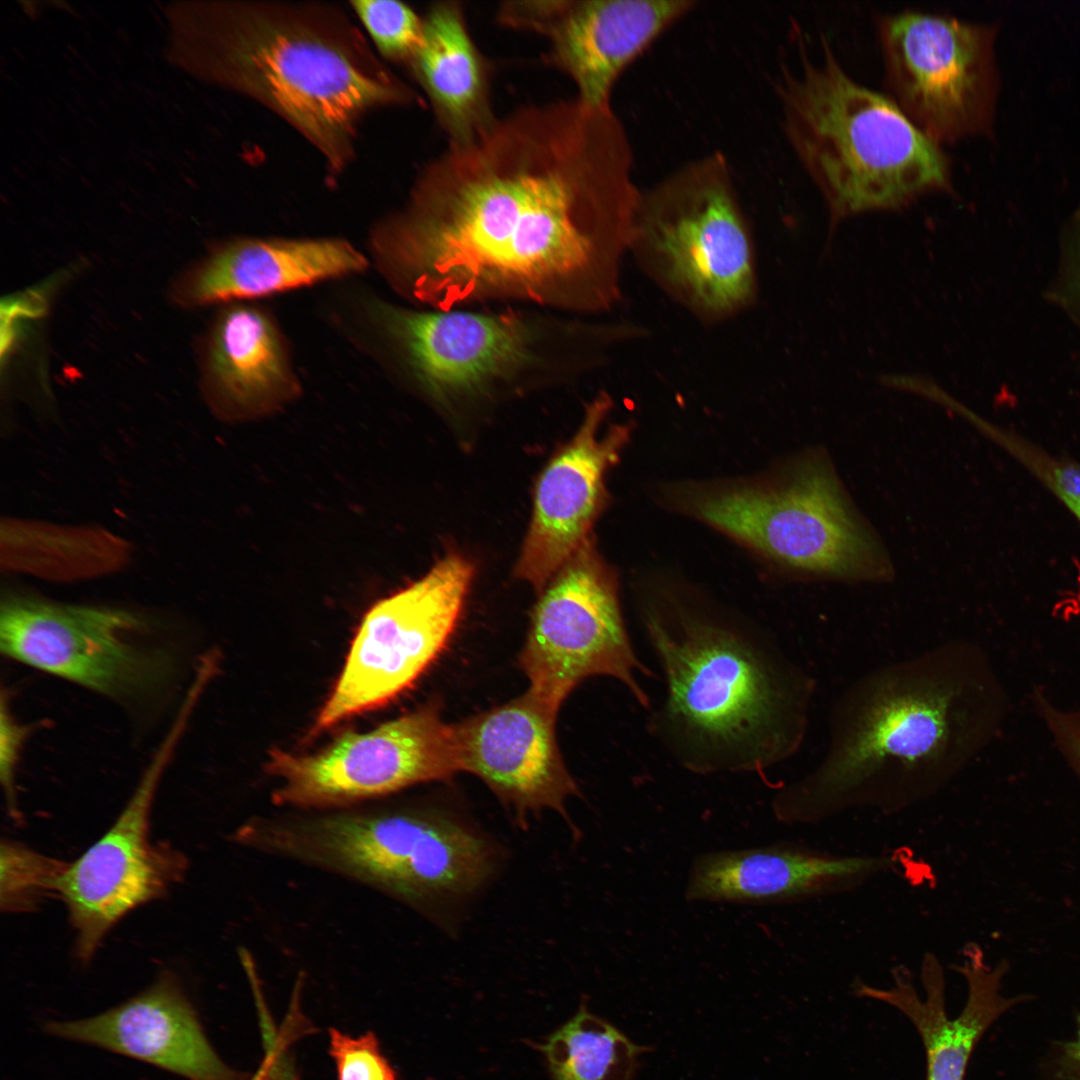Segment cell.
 Segmentation results:
<instances>
[{
  "mask_svg": "<svg viewBox=\"0 0 1080 1080\" xmlns=\"http://www.w3.org/2000/svg\"><path fill=\"white\" fill-rule=\"evenodd\" d=\"M634 163L612 107L521 104L424 164L373 232L377 265L419 308L608 312L641 192Z\"/></svg>",
  "mask_w": 1080,
  "mask_h": 1080,
  "instance_id": "1",
  "label": "cell"
},
{
  "mask_svg": "<svg viewBox=\"0 0 1080 1080\" xmlns=\"http://www.w3.org/2000/svg\"><path fill=\"white\" fill-rule=\"evenodd\" d=\"M1009 696L990 657L950 640L854 681L829 716L817 765L772 799L784 824L854 808L892 814L934 796L1000 736Z\"/></svg>",
  "mask_w": 1080,
  "mask_h": 1080,
  "instance_id": "2",
  "label": "cell"
},
{
  "mask_svg": "<svg viewBox=\"0 0 1080 1080\" xmlns=\"http://www.w3.org/2000/svg\"><path fill=\"white\" fill-rule=\"evenodd\" d=\"M641 624L665 686L647 728L679 766L761 773L799 750L814 683L767 632L672 601Z\"/></svg>",
  "mask_w": 1080,
  "mask_h": 1080,
  "instance_id": "3",
  "label": "cell"
},
{
  "mask_svg": "<svg viewBox=\"0 0 1080 1080\" xmlns=\"http://www.w3.org/2000/svg\"><path fill=\"white\" fill-rule=\"evenodd\" d=\"M201 39L206 73L286 120L333 174L350 162L368 112L417 99L329 5H215L206 10Z\"/></svg>",
  "mask_w": 1080,
  "mask_h": 1080,
  "instance_id": "4",
  "label": "cell"
},
{
  "mask_svg": "<svg viewBox=\"0 0 1080 1080\" xmlns=\"http://www.w3.org/2000/svg\"><path fill=\"white\" fill-rule=\"evenodd\" d=\"M820 57L800 43L774 89L784 136L821 194L830 233L868 212L898 211L953 190L952 161L886 96L856 82L829 41Z\"/></svg>",
  "mask_w": 1080,
  "mask_h": 1080,
  "instance_id": "5",
  "label": "cell"
},
{
  "mask_svg": "<svg viewBox=\"0 0 1080 1080\" xmlns=\"http://www.w3.org/2000/svg\"><path fill=\"white\" fill-rule=\"evenodd\" d=\"M239 841L423 909L474 894L496 864V850L471 825L424 809L258 816L241 825Z\"/></svg>",
  "mask_w": 1080,
  "mask_h": 1080,
  "instance_id": "6",
  "label": "cell"
},
{
  "mask_svg": "<svg viewBox=\"0 0 1080 1080\" xmlns=\"http://www.w3.org/2000/svg\"><path fill=\"white\" fill-rule=\"evenodd\" d=\"M401 371L438 402L579 376L615 347L610 324L536 308L437 310L376 305Z\"/></svg>",
  "mask_w": 1080,
  "mask_h": 1080,
  "instance_id": "7",
  "label": "cell"
},
{
  "mask_svg": "<svg viewBox=\"0 0 1080 1080\" xmlns=\"http://www.w3.org/2000/svg\"><path fill=\"white\" fill-rule=\"evenodd\" d=\"M630 255L668 297L705 324L757 296L751 229L729 161L711 152L641 188Z\"/></svg>",
  "mask_w": 1080,
  "mask_h": 1080,
  "instance_id": "8",
  "label": "cell"
},
{
  "mask_svg": "<svg viewBox=\"0 0 1080 1080\" xmlns=\"http://www.w3.org/2000/svg\"><path fill=\"white\" fill-rule=\"evenodd\" d=\"M706 522L810 578L887 581L893 565L857 510L825 450L799 463L785 482L740 489L695 503Z\"/></svg>",
  "mask_w": 1080,
  "mask_h": 1080,
  "instance_id": "9",
  "label": "cell"
},
{
  "mask_svg": "<svg viewBox=\"0 0 1080 1080\" xmlns=\"http://www.w3.org/2000/svg\"><path fill=\"white\" fill-rule=\"evenodd\" d=\"M4 656L126 706L157 700L178 659L154 624L131 610L7 593L0 607Z\"/></svg>",
  "mask_w": 1080,
  "mask_h": 1080,
  "instance_id": "10",
  "label": "cell"
},
{
  "mask_svg": "<svg viewBox=\"0 0 1080 1080\" xmlns=\"http://www.w3.org/2000/svg\"><path fill=\"white\" fill-rule=\"evenodd\" d=\"M886 96L930 141L989 136L999 90L996 26L903 10L876 17Z\"/></svg>",
  "mask_w": 1080,
  "mask_h": 1080,
  "instance_id": "11",
  "label": "cell"
},
{
  "mask_svg": "<svg viewBox=\"0 0 1080 1080\" xmlns=\"http://www.w3.org/2000/svg\"><path fill=\"white\" fill-rule=\"evenodd\" d=\"M519 664L529 691L553 711L583 680H618L645 708L638 676H652L627 631L615 584L584 544L540 591Z\"/></svg>",
  "mask_w": 1080,
  "mask_h": 1080,
  "instance_id": "12",
  "label": "cell"
},
{
  "mask_svg": "<svg viewBox=\"0 0 1080 1080\" xmlns=\"http://www.w3.org/2000/svg\"><path fill=\"white\" fill-rule=\"evenodd\" d=\"M266 770L278 780L275 805L312 812L348 809L461 768L455 726L430 703L371 731L343 734L312 755L275 749Z\"/></svg>",
  "mask_w": 1080,
  "mask_h": 1080,
  "instance_id": "13",
  "label": "cell"
},
{
  "mask_svg": "<svg viewBox=\"0 0 1080 1080\" xmlns=\"http://www.w3.org/2000/svg\"><path fill=\"white\" fill-rule=\"evenodd\" d=\"M473 572L462 555L448 554L423 577L372 606L310 734L377 708L414 683L449 641Z\"/></svg>",
  "mask_w": 1080,
  "mask_h": 1080,
  "instance_id": "14",
  "label": "cell"
},
{
  "mask_svg": "<svg viewBox=\"0 0 1080 1080\" xmlns=\"http://www.w3.org/2000/svg\"><path fill=\"white\" fill-rule=\"evenodd\" d=\"M195 708L182 702L177 716L133 794L109 830L77 860L67 864L56 884L75 931V951L89 960L111 928L140 905L163 896L182 880L185 856L150 840V814L160 780Z\"/></svg>",
  "mask_w": 1080,
  "mask_h": 1080,
  "instance_id": "15",
  "label": "cell"
},
{
  "mask_svg": "<svg viewBox=\"0 0 1080 1080\" xmlns=\"http://www.w3.org/2000/svg\"><path fill=\"white\" fill-rule=\"evenodd\" d=\"M696 6L691 0H519L501 3L496 20L543 37L546 63L572 81L575 96L606 108L627 68Z\"/></svg>",
  "mask_w": 1080,
  "mask_h": 1080,
  "instance_id": "16",
  "label": "cell"
},
{
  "mask_svg": "<svg viewBox=\"0 0 1080 1080\" xmlns=\"http://www.w3.org/2000/svg\"><path fill=\"white\" fill-rule=\"evenodd\" d=\"M556 716L526 691L454 724L461 771L480 778L519 827L546 810L569 821L566 801L579 795L557 743Z\"/></svg>",
  "mask_w": 1080,
  "mask_h": 1080,
  "instance_id": "17",
  "label": "cell"
},
{
  "mask_svg": "<svg viewBox=\"0 0 1080 1080\" xmlns=\"http://www.w3.org/2000/svg\"><path fill=\"white\" fill-rule=\"evenodd\" d=\"M612 400L599 393L585 408L582 423L540 474L531 522L515 576L539 592L585 544L603 494V478L628 438L625 425L600 427Z\"/></svg>",
  "mask_w": 1080,
  "mask_h": 1080,
  "instance_id": "18",
  "label": "cell"
},
{
  "mask_svg": "<svg viewBox=\"0 0 1080 1080\" xmlns=\"http://www.w3.org/2000/svg\"><path fill=\"white\" fill-rule=\"evenodd\" d=\"M896 865L889 855H838L792 843L697 855L689 902L788 904L857 889Z\"/></svg>",
  "mask_w": 1080,
  "mask_h": 1080,
  "instance_id": "19",
  "label": "cell"
},
{
  "mask_svg": "<svg viewBox=\"0 0 1080 1080\" xmlns=\"http://www.w3.org/2000/svg\"><path fill=\"white\" fill-rule=\"evenodd\" d=\"M962 957L954 969L966 982L967 997L954 1018L946 1009L942 965L932 953H926L922 960L921 995L905 968L894 969L888 988L855 985L858 996L894 1007L914 1025L925 1047L926 1080H964L971 1054L983 1034L1005 1012L1027 999L1026 995L1003 994L1002 983L1009 969L1005 960L990 965L975 943L964 946Z\"/></svg>",
  "mask_w": 1080,
  "mask_h": 1080,
  "instance_id": "20",
  "label": "cell"
},
{
  "mask_svg": "<svg viewBox=\"0 0 1080 1080\" xmlns=\"http://www.w3.org/2000/svg\"><path fill=\"white\" fill-rule=\"evenodd\" d=\"M47 1033L132 1057L189 1080H235L210 1045L175 976L97 1016L46 1025Z\"/></svg>",
  "mask_w": 1080,
  "mask_h": 1080,
  "instance_id": "21",
  "label": "cell"
},
{
  "mask_svg": "<svg viewBox=\"0 0 1080 1080\" xmlns=\"http://www.w3.org/2000/svg\"><path fill=\"white\" fill-rule=\"evenodd\" d=\"M367 260L336 238H241L214 249L173 288L184 307L264 297L361 272Z\"/></svg>",
  "mask_w": 1080,
  "mask_h": 1080,
  "instance_id": "22",
  "label": "cell"
},
{
  "mask_svg": "<svg viewBox=\"0 0 1080 1080\" xmlns=\"http://www.w3.org/2000/svg\"><path fill=\"white\" fill-rule=\"evenodd\" d=\"M201 372L209 399L235 416L270 411L298 391L280 330L253 306L234 305L218 315L204 344Z\"/></svg>",
  "mask_w": 1080,
  "mask_h": 1080,
  "instance_id": "23",
  "label": "cell"
},
{
  "mask_svg": "<svg viewBox=\"0 0 1080 1080\" xmlns=\"http://www.w3.org/2000/svg\"><path fill=\"white\" fill-rule=\"evenodd\" d=\"M423 18V44L407 68L448 143L462 142L497 117L491 100V65L473 40L459 2L434 3Z\"/></svg>",
  "mask_w": 1080,
  "mask_h": 1080,
  "instance_id": "24",
  "label": "cell"
},
{
  "mask_svg": "<svg viewBox=\"0 0 1080 1080\" xmlns=\"http://www.w3.org/2000/svg\"><path fill=\"white\" fill-rule=\"evenodd\" d=\"M541 1049L554 1080H633L648 1047L581 1007Z\"/></svg>",
  "mask_w": 1080,
  "mask_h": 1080,
  "instance_id": "25",
  "label": "cell"
},
{
  "mask_svg": "<svg viewBox=\"0 0 1080 1080\" xmlns=\"http://www.w3.org/2000/svg\"><path fill=\"white\" fill-rule=\"evenodd\" d=\"M969 421L1046 488L1080 524V463L973 413Z\"/></svg>",
  "mask_w": 1080,
  "mask_h": 1080,
  "instance_id": "26",
  "label": "cell"
},
{
  "mask_svg": "<svg viewBox=\"0 0 1080 1080\" xmlns=\"http://www.w3.org/2000/svg\"><path fill=\"white\" fill-rule=\"evenodd\" d=\"M0 859V903L7 912L32 910L44 898L56 896L57 881L68 864L9 840L2 841Z\"/></svg>",
  "mask_w": 1080,
  "mask_h": 1080,
  "instance_id": "27",
  "label": "cell"
},
{
  "mask_svg": "<svg viewBox=\"0 0 1080 1080\" xmlns=\"http://www.w3.org/2000/svg\"><path fill=\"white\" fill-rule=\"evenodd\" d=\"M350 5L379 53L407 66L423 44V16L393 0H360Z\"/></svg>",
  "mask_w": 1080,
  "mask_h": 1080,
  "instance_id": "28",
  "label": "cell"
},
{
  "mask_svg": "<svg viewBox=\"0 0 1080 1080\" xmlns=\"http://www.w3.org/2000/svg\"><path fill=\"white\" fill-rule=\"evenodd\" d=\"M1044 302L1080 332V204L1061 225Z\"/></svg>",
  "mask_w": 1080,
  "mask_h": 1080,
  "instance_id": "29",
  "label": "cell"
},
{
  "mask_svg": "<svg viewBox=\"0 0 1080 1080\" xmlns=\"http://www.w3.org/2000/svg\"><path fill=\"white\" fill-rule=\"evenodd\" d=\"M329 1051L336 1064L338 1080H396L371 1032L351 1037L331 1029Z\"/></svg>",
  "mask_w": 1080,
  "mask_h": 1080,
  "instance_id": "30",
  "label": "cell"
},
{
  "mask_svg": "<svg viewBox=\"0 0 1080 1080\" xmlns=\"http://www.w3.org/2000/svg\"><path fill=\"white\" fill-rule=\"evenodd\" d=\"M1031 698L1058 754L1080 783V707L1062 708L1041 688H1035Z\"/></svg>",
  "mask_w": 1080,
  "mask_h": 1080,
  "instance_id": "31",
  "label": "cell"
},
{
  "mask_svg": "<svg viewBox=\"0 0 1080 1080\" xmlns=\"http://www.w3.org/2000/svg\"><path fill=\"white\" fill-rule=\"evenodd\" d=\"M32 729L12 714L6 695L1 696L0 779L11 817L20 818L16 800V770L20 755Z\"/></svg>",
  "mask_w": 1080,
  "mask_h": 1080,
  "instance_id": "32",
  "label": "cell"
},
{
  "mask_svg": "<svg viewBox=\"0 0 1080 1080\" xmlns=\"http://www.w3.org/2000/svg\"><path fill=\"white\" fill-rule=\"evenodd\" d=\"M1055 1077L1057 1080H1080V1015L1074 1037L1059 1048Z\"/></svg>",
  "mask_w": 1080,
  "mask_h": 1080,
  "instance_id": "33",
  "label": "cell"
},
{
  "mask_svg": "<svg viewBox=\"0 0 1080 1080\" xmlns=\"http://www.w3.org/2000/svg\"><path fill=\"white\" fill-rule=\"evenodd\" d=\"M251 1080H296L289 1064L279 1055L266 1053Z\"/></svg>",
  "mask_w": 1080,
  "mask_h": 1080,
  "instance_id": "34",
  "label": "cell"
},
{
  "mask_svg": "<svg viewBox=\"0 0 1080 1080\" xmlns=\"http://www.w3.org/2000/svg\"><path fill=\"white\" fill-rule=\"evenodd\" d=\"M1073 368L1078 376H1080V352H1078L1073 358Z\"/></svg>",
  "mask_w": 1080,
  "mask_h": 1080,
  "instance_id": "35",
  "label": "cell"
}]
</instances>
